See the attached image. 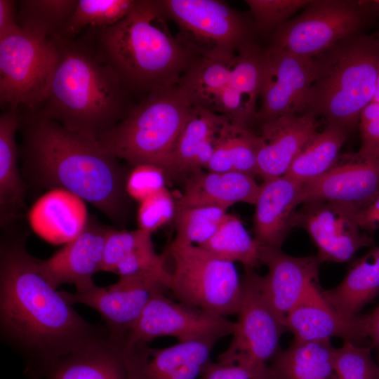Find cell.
Instances as JSON below:
<instances>
[{
  "label": "cell",
  "instance_id": "obj_1",
  "mask_svg": "<svg viewBox=\"0 0 379 379\" xmlns=\"http://www.w3.org/2000/svg\"><path fill=\"white\" fill-rule=\"evenodd\" d=\"M1 331L39 369L87 343L109 335L83 319L51 283L41 260L27 250L28 232L18 222L1 229Z\"/></svg>",
  "mask_w": 379,
  "mask_h": 379
},
{
  "label": "cell",
  "instance_id": "obj_2",
  "mask_svg": "<svg viewBox=\"0 0 379 379\" xmlns=\"http://www.w3.org/2000/svg\"><path fill=\"white\" fill-rule=\"evenodd\" d=\"M22 175L28 187L69 191L99 209L118 227L128 218L129 173L95 137L20 109Z\"/></svg>",
  "mask_w": 379,
  "mask_h": 379
},
{
  "label": "cell",
  "instance_id": "obj_3",
  "mask_svg": "<svg viewBox=\"0 0 379 379\" xmlns=\"http://www.w3.org/2000/svg\"><path fill=\"white\" fill-rule=\"evenodd\" d=\"M52 40L56 60L44 98L32 112L98 139L127 114L135 98L84 32Z\"/></svg>",
  "mask_w": 379,
  "mask_h": 379
},
{
  "label": "cell",
  "instance_id": "obj_4",
  "mask_svg": "<svg viewBox=\"0 0 379 379\" xmlns=\"http://www.w3.org/2000/svg\"><path fill=\"white\" fill-rule=\"evenodd\" d=\"M168 20L158 0H136L117 24L82 32L140 100L152 91L178 86L198 58L172 35Z\"/></svg>",
  "mask_w": 379,
  "mask_h": 379
},
{
  "label": "cell",
  "instance_id": "obj_5",
  "mask_svg": "<svg viewBox=\"0 0 379 379\" xmlns=\"http://www.w3.org/2000/svg\"><path fill=\"white\" fill-rule=\"evenodd\" d=\"M315 77L303 113L352 131L373 98L379 70V41L352 35L314 57Z\"/></svg>",
  "mask_w": 379,
  "mask_h": 379
},
{
  "label": "cell",
  "instance_id": "obj_6",
  "mask_svg": "<svg viewBox=\"0 0 379 379\" xmlns=\"http://www.w3.org/2000/svg\"><path fill=\"white\" fill-rule=\"evenodd\" d=\"M192 107L179 85L152 91L98 140L131 166L152 164L164 169Z\"/></svg>",
  "mask_w": 379,
  "mask_h": 379
},
{
  "label": "cell",
  "instance_id": "obj_7",
  "mask_svg": "<svg viewBox=\"0 0 379 379\" xmlns=\"http://www.w3.org/2000/svg\"><path fill=\"white\" fill-rule=\"evenodd\" d=\"M167 252L174 263L169 290L179 302L225 317L237 314L241 285L234 262L175 239Z\"/></svg>",
  "mask_w": 379,
  "mask_h": 379
},
{
  "label": "cell",
  "instance_id": "obj_8",
  "mask_svg": "<svg viewBox=\"0 0 379 379\" xmlns=\"http://www.w3.org/2000/svg\"><path fill=\"white\" fill-rule=\"evenodd\" d=\"M56 57L53 40L20 27L0 37L1 109L34 111L44 98Z\"/></svg>",
  "mask_w": 379,
  "mask_h": 379
},
{
  "label": "cell",
  "instance_id": "obj_9",
  "mask_svg": "<svg viewBox=\"0 0 379 379\" xmlns=\"http://www.w3.org/2000/svg\"><path fill=\"white\" fill-rule=\"evenodd\" d=\"M168 20L179 29L177 38L197 58L237 53L250 41L249 27L241 15L218 0H158Z\"/></svg>",
  "mask_w": 379,
  "mask_h": 379
},
{
  "label": "cell",
  "instance_id": "obj_10",
  "mask_svg": "<svg viewBox=\"0 0 379 379\" xmlns=\"http://www.w3.org/2000/svg\"><path fill=\"white\" fill-rule=\"evenodd\" d=\"M366 8L364 3L355 1H310L301 14L273 32L270 46L312 58L358 34L364 26Z\"/></svg>",
  "mask_w": 379,
  "mask_h": 379
},
{
  "label": "cell",
  "instance_id": "obj_11",
  "mask_svg": "<svg viewBox=\"0 0 379 379\" xmlns=\"http://www.w3.org/2000/svg\"><path fill=\"white\" fill-rule=\"evenodd\" d=\"M241 293L237 321L228 347L218 357L221 364H267L279 351L284 321L266 299L261 276L246 270L241 279Z\"/></svg>",
  "mask_w": 379,
  "mask_h": 379
},
{
  "label": "cell",
  "instance_id": "obj_12",
  "mask_svg": "<svg viewBox=\"0 0 379 379\" xmlns=\"http://www.w3.org/2000/svg\"><path fill=\"white\" fill-rule=\"evenodd\" d=\"M235 322L165 295L155 293L126 336L127 343H148L159 337H173L178 343L232 335Z\"/></svg>",
  "mask_w": 379,
  "mask_h": 379
},
{
  "label": "cell",
  "instance_id": "obj_13",
  "mask_svg": "<svg viewBox=\"0 0 379 379\" xmlns=\"http://www.w3.org/2000/svg\"><path fill=\"white\" fill-rule=\"evenodd\" d=\"M357 208L350 204L326 201H309L296 210L292 227L304 229L316 245L321 262L350 261L356 252L374 246L373 237L356 220Z\"/></svg>",
  "mask_w": 379,
  "mask_h": 379
},
{
  "label": "cell",
  "instance_id": "obj_14",
  "mask_svg": "<svg viewBox=\"0 0 379 379\" xmlns=\"http://www.w3.org/2000/svg\"><path fill=\"white\" fill-rule=\"evenodd\" d=\"M314 77V58L300 57L271 46L264 49L257 120L262 124L284 115L302 114Z\"/></svg>",
  "mask_w": 379,
  "mask_h": 379
},
{
  "label": "cell",
  "instance_id": "obj_15",
  "mask_svg": "<svg viewBox=\"0 0 379 379\" xmlns=\"http://www.w3.org/2000/svg\"><path fill=\"white\" fill-rule=\"evenodd\" d=\"M168 287L158 279L149 277H121L106 287L91 286L74 293L61 291L71 305L80 303L96 310L105 323L109 336L126 338L152 296Z\"/></svg>",
  "mask_w": 379,
  "mask_h": 379
},
{
  "label": "cell",
  "instance_id": "obj_16",
  "mask_svg": "<svg viewBox=\"0 0 379 379\" xmlns=\"http://www.w3.org/2000/svg\"><path fill=\"white\" fill-rule=\"evenodd\" d=\"M378 194L379 159L354 154L339 157L325 174L304 184L300 201L301 204L316 201L340 202L358 210Z\"/></svg>",
  "mask_w": 379,
  "mask_h": 379
},
{
  "label": "cell",
  "instance_id": "obj_17",
  "mask_svg": "<svg viewBox=\"0 0 379 379\" xmlns=\"http://www.w3.org/2000/svg\"><path fill=\"white\" fill-rule=\"evenodd\" d=\"M218 341L206 338L164 348L126 341L131 379H198L211 361V353Z\"/></svg>",
  "mask_w": 379,
  "mask_h": 379
},
{
  "label": "cell",
  "instance_id": "obj_18",
  "mask_svg": "<svg viewBox=\"0 0 379 379\" xmlns=\"http://www.w3.org/2000/svg\"><path fill=\"white\" fill-rule=\"evenodd\" d=\"M260 260L268 268L261 276L262 292L276 313L284 321L286 316L318 283L319 265L317 255L294 257L281 248L262 246Z\"/></svg>",
  "mask_w": 379,
  "mask_h": 379
},
{
  "label": "cell",
  "instance_id": "obj_19",
  "mask_svg": "<svg viewBox=\"0 0 379 379\" xmlns=\"http://www.w3.org/2000/svg\"><path fill=\"white\" fill-rule=\"evenodd\" d=\"M284 324L296 341L339 337L359 345L368 338V315L350 317L339 313L323 296L319 282L286 316Z\"/></svg>",
  "mask_w": 379,
  "mask_h": 379
},
{
  "label": "cell",
  "instance_id": "obj_20",
  "mask_svg": "<svg viewBox=\"0 0 379 379\" xmlns=\"http://www.w3.org/2000/svg\"><path fill=\"white\" fill-rule=\"evenodd\" d=\"M112 228L95 216H89L79 236L49 258L41 260L51 283L56 288L64 284H74L76 289L93 284V276L101 271L105 241Z\"/></svg>",
  "mask_w": 379,
  "mask_h": 379
},
{
  "label": "cell",
  "instance_id": "obj_21",
  "mask_svg": "<svg viewBox=\"0 0 379 379\" xmlns=\"http://www.w3.org/2000/svg\"><path fill=\"white\" fill-rule=\"evenodd\" d=\"M311 113L284 115L261 124L258 175L264 181L284 175L302 149L318 132Z\"/></svg>",
  "mask_w": 379,
  "mask_h": 379
},
{
  "label": "cell",
  "instance_id": "obj_22",
  "mask_svg": "<svg viewBox=\"0 0 379 379\" xmlns=\"http://www.w3.org/2000/svg\"><path fill=\"white\" fill-rule=\"evenodd\" d=\"M32 376L47 379H131L126 338L109 335L58 359Z\"/></svg>",
  "mask_w": 379,
  "mask_h": 379
},
{
  "label": "cell",
  "instance_id": "obj_23",
  "mask_svg": "<svg viewBox=\"0 0 379 379\" xmlns=\"http://www.w3.org/2000/svg\"><path fill=\"white\" fill-rule=\"evenodd\" d=\"M229 121H231L222 114L193 106L164 166L167 179L183 180L195 171L206 170Z\"/></svg>",
  "mask_w": 379,
  "mask_h": 379
},
{
  "label": "cell",
  "instance_id": "obj_24",
  "mask_svg": "<svg viewBox=\"0 0 379 379\" xmlns=\"http://www.w3.org/2000/svg\"><path fill=\"white\" fill-rule=\"evenodd\" d=\"M303 185L284 175L260 185L255 206L253 231L262 246L281 248L301 204Z\"/></svg>",
  "mask_w": 379,
  "mask_h": 379
},
{
  "label": "cell",
  "instance_id": "obj_25",
  "mask_svg": "<svg viewBox=\"0 0 379 379\" xmlns=\"http://www.w3.org/2000/svg\"><path fill=\"white\" fill-rule=\"evenodd\" d=\"M88 218L84 201L61 189L48 190L27 213L32 230L53 244L72 241L84 230Z\"/></svg>",
  "mask_w": 379,
  "mask_h": 379
},
{
  "label": "cell",
  "instance_id": "obj_26",
  "mask_svg": "<svg viewBox=\"0 0 379 379\" xmlns=\"http://www.w3.org/2000/svg\"><path fill=\"white\" fill-rule=\"evenodd\" d=\"M183 192L176 207L211 206L228 209L237 203L254 205L260 185L253 177L231 172L195 171L184 180Z\"/></svg>",
  "mask_w": 379,
  "mask_h": 379
},
{
  "label": "cell",
  "instance_id": "obj_27",
  "mask_svg": "<svg viewBox=\"0 0 379 379\" xmlns=\"http://www.w3.org/2000/svg\"><path fill=\"white\" fill-rule=\"evenodd\" d=\"M20 109H6L0 115V225L8 227L24 217L27 187L18 166L19 147L15 135Z\"/></svg>",
  "mask_w": 379,
  "mask_h": 379
},
{
  "label": "cell",
  "instance_id": "obj_28",
  "mask_svg": "<svg viewBox=\"0 0 379 379\" xmlns=\"http://www.w3.org/2000/svg\"><path fill=\"white\" fill-rule=\"evenodd\" d=\"M321 293L339 313L354 317L379 293V246H373L350 266L343 281Z\"/></svg>",
  "mask_w": 379,
  "mask_h": 379
},
{
  "label": "cell",
  "instance_id": "obj_29",
  "mask_svg": "<svg viewBox=\"0 0 379 379\" xmlns=\"http://www.w3.org/2000/svg\"><path fill=\"white\" fill-rule=\"evenodd\" d=\"M335 350L330 340H293L279 351L270 366L274 379H331Z\"/></svg>",
  "mask_w": 379,
  "mask_h": 379
},
{
  "label": "cell",
  "instance_id": "obj_30",
  "mask_svg": "<svg viewBox=\"0 0 379 379\" xmlns=\"http://www.w3.org/2000/svg\"><path fill=\"white\" fill-rule=\"evenodd\" d=\"M235 54L198 58L194 61L178 84L193 106L214 112L218 97L230 84Z\"/></svg>",
  "mask_w": 379,
  "mask_h": 379
},
{
  "label": "cell",
  "instance_id": "obj_31",
  "mask_svg": "<svg viewBox=\"0 0 379 379\" xmlns=\"http://www.w3.org/2000/svg\"><path fill=\"white\" fill-rule=\"evenodd\" d=\"M258 133L231 121L224 127L206 170L212 172L235 171L252 177L258 175Z\"/></svg>",
  "mask_w": 379,
  "mask_h": 379
},
{
  "label": "cell",
  "instance_id": "obj_32",
  "mask_svg": "<svg viewBox=\"0 0 379 379\" xmlns=\"http://www.w3.org/2000/svg\"><path fill=\"white\" fill-rule=\"evenodd\" d=\"M349 131L340 126L327 124L317 132L290 166L286 175L302 185L328 171L335 164Z\"/></svg>",
  "mask_w": 379,
  "mask_h": 379
},
{
  "label": "cell",
  "instance_id": "obj_33",
  "mask_svg": "<svg viewBox=\"0 0 379 379\" xmlns=\"http://www.w3.org/2000/svg\"><path fill=\"white\" fill-rule=\"evenodd\" d=\"M199 246L220 260L239 262L246 270H253L261 263V245L251 237L240 219L232 214L228 213L213 237Z\"/></svg>",
  "mask_w": 379,
  "mask_h": 379
},
{
  "label": "cell",
  "instance_id": "obj_34",
  "mask_svg": "<svg viewBox=\"0 0 379 379\" xmlns=\"http://www.w3.org/2000/svg\"><path fill=\"white\" fill-rule=\"evenodd\" d=\"M78 0H22L19 3V27L36 36L53 39L61 36Z\"/></svg>",
  "mask_w": 379,
  "mask_h": 379
},
{
  "label": "cell",
  "instance_id": "obj_35",
  "mask_svg": "<svg viewBox=\"0 0 379 379\" xmlns=\"http://www.w3.org/2000/svg\"><path fill=\"white\" fill-rule=\"evenodd\" d=\"M263 51L250 41L241 46L235 54L230 85L239 94L251 124L257 120V103L260 99L263 65Z\"/></svg>",
  "mask_w": 379,
  "mask_h": 379
},
{
  "label": "cell",
  "instance_id": "obj_36",
  "mask_svg": "<svg viewBox=\"0 0 379 379\" xmlns=\"http://www.w3.org/2000/svg\"><path fill=\"white\" fill-rule=\"evenodd\" d=\"M136 0H78L60 37L72 38L88 28H105L124 18Z\"/></svg>",
  "mask_w": 379,
  "mask_h": 379
},
{
  "label": "cell",
  "instance_id": "obj_37",
  "mask_svg": "<svg viewBox=\"0 0 379 379\" xmlns=\"http://www.w3.org/2000/svg\"><path fill=\"white\" fill-rule=\"evenodd\" d=\"M227 209L211 206L176 208L175 240L201 246L211 239L227 218Z\"/></svg>",
  "mask_w": 379,
  "mask_h": 379
},
{
  "label": "cell",
  "instance_id": "obj_38",
  "mask_svg": "<svg viewBox=\"0 0 379 379\" xmlns=\"http://www.w3.org/2000/svg\"><path fill=\"white\" fill-rule=\"evenodd\" d=\"M373 347L350 341L335 350L334 371L331 379H379V364L371 354Z\"/></svg>",
  "mask_w": 379,
  "mask_h": 379
},
{
  "label": "cell",
  "instance_id": "obj_39",
  "mask_svg": "<svg viewBox=\"0 0 379 379\" xmlns=\"http://www.w3.org/2000/svg\"><path fill=\"white\" fill-rule=\"evenodd\" d=\"M253 18V27L258 31H275L286 22L298 10L305 8L307 0H246Z\"/></svg>",
  "mask_w": 379,
  "mask_h": 379
},
{
  "label": "cell",
  "instance_id": "obj_40",
  "mask_svg": "<svg viewBox=\"0 0 379 379\" xmlns=\"http://www.w3.org/2000/svg\"><path fill=\"white\" fill-rule=\"evenodd\" d=\"M152 239V234L139 228L114 229L107 235L101 271L114 272L117 265L134 249Z\"/></svg>",
  "mask_w": 379,
  "mask_h": 379
},
{
  "label": "cell",
  "instance_id": "obj_41",
  "mask_svg": "<svg viewBox=\"0 0 379 379\" xmlns=\"http://www.w3.org/2000/svg\"><path fill=\"white\" fill-rule=\"evenodd\" d=\"M139 204L137 222L140 230L152 234L174 219L176 201L167 187Z\"/></svg>",
  "mask_w": 379,
  "mask_h": 379
},
{
  "label": "cell",
  "instance_id": "obj_42",
  "mask_svg": "<svg viewBox=\"0 0 379 379\" xmlns=\"http://www.w3.org/2000/svg\"><path fill=\"white\" fill-rule=\"evenodd\" d=\"M164 170L156 165L132 166L126 181V192L131 199L139 203L166 188Z\"/></svg>",
  "mask_w": 379,
  "mask_h": 379
},
{
  "label": "cell",
  "instance_id": "obj_43",
  "mask_svg": "<svg viewBox=\"0 0 379 379\" xmlns=\"http://www.w3.org/2000/svg\"><path fill=\"white\" fill-rule=\"evenodd\" d=\"M199 379H274L267 364L209 361Z\"/></svg>",
  "mask_w": 379,
  "mask_h": 379
},
{
  "label": "cell",
  "instance_id": "obj_44",
  "mask_svg": "<svg viewBox=\"0 0 379 379\" xmlns=\"http://www.w3.org/2000/svg\"><path fill=\"white\" fill-rule=\"evenodd\" d=\"M361 145L357 154L362 158L379 159V118L359 125Z\"/></svg>",
  "mask_w": 379,
  "mask_h": 379
},
{
  "label": "cell",
  "instance_id": "obj_45",
  "mask_svg": "<svg viewBox=\"0 0 379 379\" xmlns=\"http://www.w3.org/2000/svg\"><path fill=\"white\" fill-rule=\"evenodd\" d=\"M356 220L359 227L370 234L379 229V194L368 204L357 210Z\"/></svg>",
  "mask_w": 379,
  "mask_h": 379
},
{
  "label": "cell",
  "instance_id": "obj_46",
  "mask_svg": "<svg viewBox=\"0 0 379 379\" xmlns=\"http://www.w3.org/2000/svg\"><path fill=\"white\" fill-rule=\"evenodd\" d=\"M17 13L15 1L0 0V37L20 28Z\"/></svg>",
  "mask_w": 379,
  "mask_h": 379
},
{
  "label": "cell",
  "instance_id": "obj_47",
  "mask_svg": "<svg viewBox=\"0 0 379 379\" xmlns=\"http://www.w3.org/2000/svg\"><path fill=\"white\" fill-rule=\"evenodd\" d=\"M368 333L371 345L379 355V305L368 315Z\"/></svg>",
  "mask_w": 379,
  "mask_h": 379
},
{
  "label": "cell",
  "instance_id": "obj_48",
  "mask_svg": "<svg viewBox=\"0 0 379 379\" xmlns=\"http://www.w3.org/2000/svg\"><path fill=\"white\" fill-rule=\"evenodd\" d=\"M379 118V102L371 101L361 110L359 125L366 124Z\"/></svg>",
  "mask_w": 379,
  "mask_h": 379
},
{
  "label": "cell",
  "instance_id": "obj_49",
  "mask_svg": "<svg viewBox=\"0 0 379 379\" xmlns=\"http://www.w3.org/2000/svg\"><path fill=\"white\" fill-rule=\"evenodd\" d=\"M372 101L379 102V70H378V74L375 91L374 96Z\"/></svg>",
  "mask_w": 379,
  "mask_h": 379
}]
</instances>
